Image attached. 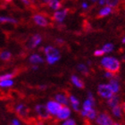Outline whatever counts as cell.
I'll return each mask as SVG.
<instances>
[{"label": "cell", "instance_id": "1", "mask_svg": "<svg viewBox=\"0 0 125 125\" xmlns=\"http://www.w3.org/2000/svg\"><path fill=\"white\" fill-rule=\"evenodd\" d=\"M102 67L105 69L108 72H111L113 73H117L120 71L121 62L120 61L113 56H104L101 60Z\"/></svg>", "mask_w": 125, "mask_h": 125}, {"label": "cell", "instance_id": "2", "mask_svg": "<svg viewBox=\"0 0 125 125\" xmlns=\"http://www.w3.org/2000/svg\"><path fill=\"white\" fill-rule=\"evenodd\" d=\"M97 93L101 97L105 99L110 98L115 94L109 84H100V85H98V87H97Z\"/></svg>", "mask_w": 125, "mask_h": 125}, {"label": "cell", "instance_id": "3", "mask_svg": "<svg viewBox=\"0 0 125 125\" xmlns=\"http://www.w3.org/2000/svg\"><path fill=\"white\" fill-rule=\"evenodd\" d=\"M96 122L98 125H114V121L109 115L102 113L98 116H96Z\"/></svg>", "mask_w": 125, "mask_h": 125}, {"label": "cell", "instance_id": "4", "mask_svg": "<svg viewBox=\"0 0 125 125\" xmlns=\"http://www.w3.org/2000/svg\"><path fill=\"white\" fill-rule=\"evenodd\" d=\"M35 111H36L38 116L40 119H42V120H47V119L50 118L49 113L47 111L46 105H44V104H37L36 106H35Z\"/></svg>", "mask_w": 125, "mask_h": 125}, {"label": "cell", "instance_id": "5", "mask_svg": "<svg viewBox=\"0 0 125 125\" xmlns=\"http://www.w3.org/2000/svg\"><path fill=\"white\" fill-rule=\"evenodd\" d=\"M47 111L49 113L50 115H56V114L58 113V111L61 109V107H62V104H59L57 101H54V100H51V101H48L47 103Z\"/></svg>", "mask_w": 125, "mask_h": 125}, {"label": "cell", "instance_id": "6", "mask_svg": "<svg viewBox=\"0 0 125 125\" xmlns=\"http://www.w3.org/2000/svg\"><path fill=\"white\" fill-rule=\"evenodd\" d=\"M71 114H72L71 109L67 106V105H64V106H62V105L61 109L58 111V113L56 114L55 116H56V118H57L58 120L63 121V120L68 119V118H70Z\"/></svg>", "mask_w": 125, "mask_h": 125}, {"label": "cell", "instance_id": "7", "mask_svg": "<svg viewBox=\"0 0 125 125\" xmlns=\"http://www.w3.org/2000/svg\"><path fill=\"white\" fill-rule=\"evenodd\" d=\"M33 21L37 25L41 26V27H47V26H48V24H49V21H48V20L47 19V17L44 16L43 14H40V13L35 14V15L33 16Z\"/></svg>", "mask_w": 125, "mask_h": 125}, {"label": "cell", "instance_id": "8", "mask_svg": "<svg viewBox=\"0 0 125 125\" xmlns=\"http://www.w3.org/2000/svg\"><path fill=\"white\" fill-rule=\"evenodd\" d=\"M68 13V9H63V10H59L56 11L54 14H53V19L57 22H62L65 19V17L67 16Z\"/></svg>", "mask_w": 125, "mask_h": 125}, {"label": "cell", "instance_id": "9", "mask_svg": "<svg viewBox=\"0 0 125 125\" xmlns=\"http://www.w3.org/2000/svg\"><path fill=\"white\" fill-rule=\"evenodd\" d=\"M16 113L17 115L21 118H26L28 114H29V109L26 105L24 104H18L16 106Z\"/></svg>", "mask_w": 125, "mask_h": 125}, {"label": "cell", "instance_id": "10", "mask_svg": "<svg viewBox=\"0 0 125 125\" xmlns=\"http://www.w3.org/2000/svg\"><path fill=\"white\" fill-rule=\"evenodd\" d=\"M44 53L45 55L47 56H57V55H60V53H59V50L56 49L55 47H52V46H47L44 48Z\"/></svg>", "mask_w": 125, "mask_h": 125}, {"label": "cell", "instance_id": "11", "mask_svg": "<svg viewBox=\"0 0 125 125\" xmlns=\"http://www.w3.org/2000/svg\"><path fill=\"white\" fill-rule=\"evenodd\" d=\"M42 41V38L40 35L39 34H36V35H34V36L31 37V40H30V45H29V47L30 48H35L36 47H38Z\"/></svg>", "mask_w": 125, "mask_h": 125}, {"label": "cell", "instance_id": "12", "mask_svg": "<svg viewBox=\"0 0 125 125\" xmlns=\"http://www.w3.org/2000/svg\"><path fill=\"white\" fill-rule=\"evenodd\" d=\"M55 101H57L59 104H61L62 105H67L68 104V97L66 95L64 94H62V93H59V94H56L55 96Z\"/></svg>", "mask_w": 125, "mask_h": 125}, {"label": "cell", "instance_id": "13", "mask_svg": "<svg viewBox=\"0 0 125 125\" xmlns=\"http://www.w3.org/2000/svg\"><path fill=\"white\" fill-rule=\"evenodd\" d=\"M109 85L111 87L112 90L114 91V93H118L119 92V90H120V84H119V81H117V79H110Z\"/></svg>", "mask_w": 125, "mask_h": 125}, {"label": "cell", "instance_id": "14", "mask_svg": "<svg viewBox=\"0 0 125 125\" xmlns=\"http://www.w3.org/2000/svg\"><path fill=\"white\" fill-rule=\"evenodd\" d=\"M71 81H72L73 85L76 86L77 88H79V89H83L84 88V82L79 78L78 76L73 75L71 77Z\"/></svg>", "mask_w": 125, "mask_h": 125}, {"label": "cell", "instance_id": "15", "mask_svg": "<svg viewBox=\"0 0 125 125\" xmlns=\"http://www.w3.org/2000/svg\"><path fill=\"white\" fill-rule=\"evenodd\" d=\"M119 103H120V99H119V96H116V95H113L110 98H108V100H107V104L109 105L111 108L114 106H116V105H118L119 104Z\"/></svg>", "mask_w": 125, "mask_h": 125}, {"label": "cell", "instance_id": "16", "mask_svg": "<svg viewBox=\"0 0 125 125\" xmlns=\"http://www.w3.org/2000/svg\"><path fill=\"white\" fill-rule=\"evenodd\" d=\"M113 9L110 6H104L101 9V10L98 12V14H97V17L101 18V17H105V16L109 15L110 13H112Z\"/></svg>", "mask_w": 125, "mask_h": 125}, {"label": "cell", "instance_id": "17", "mask_svg": "<svg viewBox=\"0 0 125 125\" xmlns=\"http://www.w3.org/2000/svg\"><path fill=\"white\" fill-rule=\"evenodd\" d=\"M30 62L31 63H33V64H38V63H42V62H44V59L39 55H38V54H34V55H31Z\"/></svg>", "mask_w": 125, "mask_h": 125}, {"label": "cell", "instance_id": "18", "mask_svg": "<svg viewBox=\"0 0 125 125\" xmlns=\"http://www.w3.org/2000/svg\"><path fill=\"white\" fill-rule=\"evenodd\" d=\"M69 99H70L71 104H72V106H73V110H74V111H79L80 101L78 100V98H77L76 96H70Z\"/></svg>", "mask_w": 125, "mask_h": 125}, {"label": "cell", "instance_id": "19", "mask_svg": "<svg viewBox=\"0 0 125 125\" xmlns=\"http://www.w3.org/2000/svg\"><path fill=\"white\" fill-rule=\"evenodd\" d=\"M112 113L114 116L117 118H121L122 117V115H123V109H122V107L118 104L116 106H114L112 107Z\"/></svg>", "mask_w": 125, "mask_h": 125}, {"label": "cell", "instance_id": "20", "mask_svg": "<svg viewBox=\"0 0 125 125\" xmlns=\"http://www.w3.org/2000/svg\"><path fill=\"white\" fill-rule=\"evenodd\" d=\"M95 105V103H93L92 101H90L89 98L86 99L84 101L83 104H82V110H85V111H89L90 109L93 108V106Z\"/></svg>", "mask_w": 125, "mask_h": 125}, {"label": "cell", "instance_id": "21", "mask_svg": "<svg viewBox=\"0 0 125 125\" xmlns=\"http://www.w3.org/2000/svg\"><path fill=\"white\" fill-rule=\"evenodd\" d=\"M50 8H52L53 10H59L62 7V4L59 0H52L51 2L48 4Z\"/></svg>", "mask_w": 125, "mask_h": 125}, {"label": "cell", "instance_id": "22", "mask_svg": "<svg viewBox=\"0 0 125 125\" xmlns=\"http://www.w3.org/2000/svg\"><path fill=\"white\" fill-rule=\"evenodd\" d=\"M13 85V81L12 79L0 81V87L1 88H9V87H12Z\"/></svg>", "mask_w": 125, "mask_h": 125}, {"label": "cell", "instance_id": "23", "mask_svg": "<svg viewBox=\"0 0 125 125\" xmlns=\"http://www.w3.org/2000/svg\"><path fill=\"white\" fill-rule=\"evenodd\" d=\"M77 69H78L79 72H81L82 74H85V75H88V74H89V68L87 67V65L83 64V63L78 64Z\"/></svg>", "mask_w": 125, "mask_h": 125}, {"label": "cell", "instance_id": "24", "mask_svg": "<svg viewBox=\"0 0 125 125\" xmlns=\"http://www.w3.org/2000/svg\"><path fill=\"white\" fill-rule=\"evenodd\" d=\"M96 116H97V115H96V111L95 109H93V108L87 112L86 117L88 118V119H89V120H95V119L96 118Z\"/></svg>", "mask_w": 125, "mask_h": 125}, {"label": "cell", "instance_id": "25", "mask_svg": "<svg viewBox=\"0 0 125 125\" xmlns=\"http://www.w3.org/2000/svg\"><path fill=\"white\" fill-rule=\"evenodd\" d=\"M114 47H114V45H113L112 43H107V44L103 46L102 49H103V51L104 52V54H106V53L112 52L113 50H114Z\"/></svg>", "mask_w": 125, "mask_h": 125}, {"label": "cell", "instance_id": "26", "mask_svg": "<svg viewBox=\"0 0 125 125\" xmlns=\"http://www.w3.org/2000/svg\"><path fill=\"white\" fill-rule=\"evenodd\" d=\"M11 56H12V55H11V53L8 52V51H3V52L0 53V59H2V60H4V61L10 60Z\"/></svg>", "mask_w": 125, "mask_h": 125}, {"label": "cell", "instance_id": "27", "mask_svg": "<svg viewBox=\"0 0 125 125\" xmlns=\"http://www.w3.org/2000/svg\"><path fill=\"white\" fill-rule=\"evenodd\" d=\"M119 3H120V0H106L105 1L107 6H110L111 8H115L118 6Z\"/></svg>", "mask_w": 125, "mask_h": 125}, {"label": "cell", "instance_id": "28", "mask_svg": "<svg viewBox=\"0 0 125 125\" xmlns=\"http://www.w3.org/2000/svg\"><path fill=\"white\" fill-rule=\"evenodd\" d=\"M60 55H57V56H47V62L49 63V64H54L56 62L60 60Z\"/></svg>", "mask_w": 125, "mask_h": 125}, {"label": "cell", "instance_id": "29", "mask_svg": "<svg viewBox=\"0 0 125 125\" xmlns=\"http://www.w3.org/2000/svg\"><path fill=\"white\" fill-rule=\"evenodd\" d=\"M0 22H12V23H16L17 21L10 17H5V16H0Z\"/></svg>", "mask_w": 125, "mask_h": 125}, {"label": "cell", "instance_id": "30", "mask_svg": "<svg viewBox=\"0 0 125 125\" xmlns=\"http://www.w3.org/2000/svg\"><path fill=\"white\" fill-rule=\"evenodd\" d=\"M14 76H15L14 73H6V74H3V75H0V81H3V80H8V79H13Z\"/></svg>", "mask_w": 125, "mask_h": 125}, {"label": "cell", "instance_id": "31", "mask_svg": "<svg viewBox=\"0 0 125 125\" xmlns=\"http://www.w3.org/2000/svg\"><path fill=\"white\" fill-rule=\"evenodd\" d=\"M60 125H76V123L73 119L68 118V119H66V120H63V122H62Z\"/></svg>", "mask_w": 125, "mask_h": 125}, {"label": "cell", "instance_id": "32", "mask_svg": "<svg viewBox=\"0 0 125 125\" xmlns=\"http://www.w3.org/2000/svg\"><path fill=\"white\" fill-rule=\"evenodd\" d=\"M104 55V52L103 51V49H97L94 52V55L95 56H102Z\"/></svg>", "mask_w": 125, "mask_h": 125}, {"label": "cell", "instance_id": "33", "mask_svg": "<svg viewBox=\"0 0 125 125\" xmlns=\"http://www.w3.org/2000/svg\"><path fill=\"white\" fill-rule=\"evenodd\" d=\"M104 77L107 79H113L115 78V73H111V72H108V71H106L105 73H104Z\"/></svg>", "mask_w": 125, "mask_h": 125}, {"label": "cell", "instance_id": "34", "mask_svg": "<svg viewBox=\"0 0 125 125\" xmlns=\"http://www.w3.org/2000/svg\"><path fill=\"white\" fill-rule=\"evenodd\" d=\"M88 98H89L90 101L93 102V103H95V98H94L93 94H92L91 92H88Z\"/></svg>", "mask_w": 125, "mask_h": 125}, {"label": "cell", "instance_id": "35", "mask_svg": "<svg viewBox=\"0 0 125 125\" xmlns=\"http://www.w3.org/2000/svg\"><path fill=\"white\" fill-rule=\"evenodd\" d=\"M12 125H21V123H20V121L18 119H13L12 121Z\"/></svg>", "mask_w": 125, "mask_h": 125}, {"label": "cell", "instance_id": "36", "mask_svg": "<svg viewBox=\"0 0 125 125\" xmlns=\"http://www.w3.org/2000/svg\"><path fill=\"white\" fill-rule=\"evenodd\" d=\"M81 7L83 8V9H88V8H89V5H88L86 2H83L81 4Z\"/></svg>", "mask_w": 125, "mask_h": 125}, {"label": "cell", "instance_id": "37", "mask_svg": "<svg viewBox=\"0 0 125 125\" xmlns=\"http://www.w3.org/2000/svg\"><path fill=\"white\" fill-rule=\"evenodd\" d=\"M105 1H106V0H98L99 5H104V4H105Z\"/></svg>", "mask_w": 125, "mask_h": 125}, {"label": "cell", "instance_id": "38", "mask_svg": "<svg viewBox=\"0 0 125 125\" xmlns=\"http://www.w3.org/2000/svg\"><path fill=\"white\" fill-rule=\"evenodd\" d=\"M56 42H57L58 44H62V43H63V40L61 39H56Z\"/></svg>", "mask_w": 125, "mask_h": 125}, {"label": "cell", "instance_id": "39", "mask_svg": "<svg viewBox=\"0 0 125 125\" xmlns=\"http://www.w3.org/2000/svg\"><path fill=\"white\" fill-rule=\"evenodd\" d=\"M21 2H23L24 4H26V5H30V1L29 0H21Z\"/></svg>", "mask_w": 125, "mask_h": 125}, {"label": "cell", "instance_id": "40", "mask_svg": "<svg viewBox=\"0 0 125 125\" xmlns=\"http://www.w3.org/2000/svg\"><path fill=\"white\" fill-rule=\"evenodd\" d=\"M51 1H52V0H43V2H44L45 4H47V5H48Z\"/></svg>", "mask_w": 125, "mask_h": 125}, {"label": "cell", "instance_id": "41", "mask_svg": "<svg viewBox=\"0 0 125 125\" xmlns=\"http://www.w3.org/2000/svg\"><path fill=\"white\" fill-rule=\"evenodd\" d=\"M38 66H36V65H34V66H32V69H33L34 71H36V70H38Z\"/></svg>", "mask_w": 125, "mask_h": 125}, {"label": "cell", "instance_id": "42", "mask_svg": "<svg viewBox=\"0 0 125 125\" xmlns=\"http://www.w3.org/2000/svg\"><path fill=\"white\" fill-rule=\"evenodd\" d=\"M123 44H125V37L123 39Z\"/></svg>", "mask_w": 125, "mask_h": 125}, {"label": "cell", "instance_id": "43", "mask_svg": "<svg viewBox=\"0 0 125 125\" xmlns=\"http://www.w3.org/2000/svg\"><path fill=\"white\" fill-rule=\"evenodd\" d=\"M6 2H11V1H13V0H5Z\"/></svg>", "mask_w": 125, "mask_h": 125}, {"label": "cell", "instance_id": "44", "mask_svg": "<svg viewBox=\"0 0 125 125\" xmlns=\"http://www.w3.org/2000/svg\"><path fill=\"white\" fill-rule=\"evenodd\" d=\"M90 1H92V2H96L97 0H90Z\"/></svg>", "mask_w": 125, "mask_h": 125}, {"label": "cell", "instance_id": "45", "mask_svg": "<svg viewBox=\"0 0 125 125\" xmlns=\"http://www.w3.org/2000/svg\"><path fill=\"white\" fill-rule=\"evenodd\" d=\"M114 125H121V124H119V123H114Z\"/></svg>", "mask_w": 125, "mask_h": 125}]
</instances>
